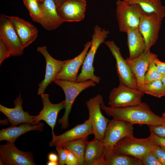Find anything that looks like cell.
<instances>
[{
  "instance_id": "34",
  "label": "cell",
  "mask_w": 165,
  "mask_h": 165,
  "mask_svg": "<svg viewBox=\"0 0 165 165\" xmlns=\"http://www.w3.org/2000/svg\"><path fill=\"white\" fill-rule=\"evenodd\" d=\"M55 147L58 155V165L66 164L67 159L66 148L62 144L58 145Z\"/></svg>"
},
{
  "instance_id": "10",
  "label": "cell",
  "mask_w": 165,
  "mask_h": 165,
  "mask_svg": "<svg viewBox=\"0 0 165 165\" xmlns=\"http://www.w3.org/2000/svg\"><path fill=\"white\" fill-rule=\"evenodd\" d=\"M104 43L108 47L116 60L117 72L119 82L133 89H138L136 77L126 60L123 57L120 48L113 41H107Z\"/></svg>"
},
{
  "instance_id": "9",
  "label": "cell",
  "mask_w": 165,
  "mask_h": 165,
  "mask_svg": "<svg viewBox=\"0 0 165 165\" xmlns=\"http://www.w3.org/2000/svg\"><path fill=\"white\" fill-rule=\"evenodd\" d=\"M148 138H138L131 136L119 141L114 148L125 155L141 160L151 150Z\"/></svg>"
},
{
  "instance_id": "27",
  "label": "cell",
  "mask_w": 165,
  "mask_h": 165,
  "mask_svg": "<svg viewBox=\"0 0 165 165\" xmlns=\"http://www.w3.org/2000/svg\"><path fill=\"white\" fill-rule=\"evenodd\" d=\"M88 136L62 144L71 151L76 157L79 165H84V157Z\"/></svg>"
},
{
  "instance_id": "8",
  "label": "cell",
  "mask_w": 165,
  "mask_h": 165,
  "mask_svg": "<svg viewBox=\"0 0 165 165\" xmlns=\"http://www.w3.org/2000/svg\"><path fill=\"white\" fill-rule=\"evenodd\" d=\"M133 125L123 120L113 119L110 120L103 141L105 147L113 149L122 139L133 136Z\"/></svg>"
},
{
  "instance_id": "42",
  "label": "cell",
  "mask_w": 165,
  "mask_h": 165,
  "mask_svg": "<svg viewBox=\"0 0 165 165\" xmlns=\"http://www.w3.org/2000/svg\"><path fill=\"white\" fill-rule=\"evenodd\" d=\"M165 89V75H163L161 79Z\"/></svg>"
},
{
  "instance_id": "24",
  "label": "cell",
  "mask_w": 165,
  "mask_h": 165,
  "mask_svg": "<svg viewBox=\"0 0 165 165\" xmlns=\"http://www.w3.org/2000/svg\"><path fill=\"white\" fill-rule=\"evenodd\" d=\"M105 147L103 141L95 138L88 141L85 151L84 165H101Z\"/></svg>"
},
{
  "instance_id": "31",
  "label": "cell",
  "mask_w": 165,
  "mask_h": 165,
  "mask_svg": "<svg viewBox=\"0 0 165 165\" xmlns=\"http://www.w3.org/2000/svg\"><path fill=\"white\" fill-rule=\"evenodd\" d=\"M150 145L151 151L157 157L162 165H165V148L151 142Z\"/></svg>"
},
{
  "instance_id": "39",
  "label": "cell",
  "mask_w": 165,
  "mask_h": 165,
  "mask_svg": "<svg viewBox=\"0 0 165 165\" xmlns=\"http://www.w3.org/2000/svg\"><path fill=\"white\" fill-rule=\"evenodd\" d=\"M49 161L58 162L59 157L57 155L54 153H49L48 156Z\"/></svg>"
},
{
  "instance_id": "15",
  "label": "cell",
  "mask_w": 165,
  "mask_h": 165,
  "mask_svg": "<svg viewBox=\"0 0 165 165\" xmlns=\"http://www.w3.org/2000/svg\"><path fill=\"white\" fill-rule=\"evenodd\" d=\"M86 4L85 0H65L57 8L58 14L64 22L81 21L85 17Z\"/></svg>"
},
{
  "instance_id": "20",
  "label": "cell",
  "mask_w": 165,
  "mask_h": 165,
  "mask_svg": "<svg viewBox=\"0 0 165 165\" xmlns=\"http://www.w3.org/2000/svg\"><path fill=\"white\" fill-rule=\"evenodd\" d=\"M12 23L24 49L33 42L38 35L37 28L29 22L19 17L7 16Z\"/></svg>"
},
{
  "instance_id": "32",
  "label": "cell",
  "mask_w": 165,
  "mask_h": 165,
  "mask_svg": "<svg viewBox=\"0 0 165 165\" xmlns=\"http://www.w3.org/2000/svg\"><path fill=\"white\" fill-rule=\"evenodd\" d=\"M142 165H162V164L150 150L141 160Z\"/></svg>"
},
{
  "instance_id": "29",
  "label": "cell",
  "mask_w": 165,
  "mask_h": 165,
  "mask_svg": "<svg viewBox=\"0 0 165 165\" xmlns=\"http://www.w3.org/2000/svg\"><path fill=\"white\" fill-rule=\"evenodd\" d=\"M33 21L40 24L42 16L38 2L35 0H23Z\"/></svg>"
},
{
  "instance_id": "40",
  "label": "cell",
  "mask_w": 165,
  "mask_h": 165,
  "mask_svg": "<svg viewBox=\"0 0 165 165\" xmlns=\"http://www.w3.org/2000/svg\"><path fill=\"white\" fill-rule=\"evenodd\" d=\"M65 0H54L57 6V8L61 5Z\"/></svg>"
},
{
  "instance_id": "37",
  "label": "cell",
  "mask_w": 165,
  "mask_h": 165,
  "mask_svg": "<svg viewBox=\"0 0 165 165\" xmlns=\"http://www.w3.org/2000/svg\"><path fill=\"white\" fill-rule=\"evenodd\" d=\"M66 164L67 165H79L75 155L67 148V159Z\"/></svg>"
},
{
  "instance_id": "28",
  "label": "cell",
  "mask_w": 165,
  "mask_h": 165,
  "mask_svg": "<svg viewBox=\"0 0 165 165\" xmlns=\"http://www.w3.org/2000/svg\"><path fill=\"white\" fill-rule=\"evenodd\" d=\"M143 92L159 98L165 96V89L161 80L145 83Z\"/></svg>"
},
{
  "instance_id": "18",
  "label": "cell",
  "mask_w": 165,
  "mask_h": 165,
  "mask_svg": "<svg viewBox=\"0 0 165 165\" xmlns=\"http://www.w3.org/2000/svg\"><path fill=\"white\" fill-rule=\"evenodd\" d=\"M94 130L91 124L88 119L81 124H77L72 129L61 134L56 135L52 134V140L49 143L50 147L84 138L91 134L94 135Z\"/></svg>"
},
{
  "instance_id": "4",
  "label": "cell",
  "mask_w": 165,
  "mask_h": 165,
  "mask_svg": "<svg viewBox=\"0 0 165 165\" xmlns=\"http://www.w3.org/2000/svg\"><path fill=\"white\" fill-rule=\"evenodd\" d=\"M144 93L119 82L118 86L111 91L108 104L113 108H122L137 105L142 102Z\"/></svg>"
},
{
  "instance_id": "45",
  "label": "cell",
  "mask_w": 165,
  "mask_h": 165,
  "mask_svg": "<svg viewBox=\"0 0 165 165\" xmlns=\"http://www.w3.org/2000/svg\"><path fill=\"white\" fill-rule=\"evenodd\" d=\"M36 0V1H38V2H39V1H38V0Z\"/></svg>"
},
{
  "instance_id": "21",
  "label": "cell",
  "mask_w": 165,
  "mask_h": 165,
  "mask_svg": "<svg viewBox=\"0 0 165 165\" xmlns=\"http://www.w3.org/2000/svg\"><path fill=\"white\" fill-rule=\"evenodd\" d=\"M39 5L42 16L40 24L44 28L54 30L64 22L58 14L54 0H43Z\"/></svg>"
},
{
  "instance_id": "13",
  "label": "cell",
  "mask_w": 165,
  "mask_h": 165,
  "mask_svg": "<svg viewBox=\"0 0 165 165\" xmlns=\"http://www.w3.org/2000/svg\"><path fill=\"white\" fill-rule=\"evenodd\" d=\"M0 39L9 49L12 56H20L24 49L11 22L5 15L0 18Z\"/></svg>"
},
{
  "instance_id": "26",
  "label": "cell",
  "mask_w": 165,
  "mask_h": 165,
  "mask_svg": "<svg viewBox=\"0 0 165 165\" xmlns=\"http://www.w3.org/2000/svg\"><path fill=\"white\" fill-rule=\"evenodd\" d=\"M130 4L137 5L144 13H155L160 16L165 17V7L160 0H123Z\"/></svg>"
},
{
  "instance_id": "25",
  "label": "cell",
  "mask_w": 165,
  "mask_h": 165,
  "mask_svg": "<svg viewBox=\"0 0 165 165\" xmlns=\"http://www.w3.org/2000/svg\"><path fill=\"white\" fill-rule=\"evenodd\" d=\"M127 44L130 59L136 58L145 50V42L138 28L133 29L127 33Z\"/></svg>"
},
{
  "instance_id": "17",
  "label": "cell",
  "mask_w": 165,
  "mask_h": 165,
  "mask_svg": "<svg viewBox=\"0 0 165 165\" xmlns=\"http://www.w3.org/2000/svg\"><path fill=\"white\" fill-rule=\"evenodd\" d=\"M43 107L39 114L35 116L34 122L37 124L41 120H43L50 127L52 134H54L53 130L56 123L59 112L65 108V100L57 104L52 103L50 101L49 95L43 93L41 95Z\"/></svg>"
},
{
  "instance_id": "22",
  "label": "cell",
  "mask_w": 165,
  "mask_h": 165,
  "mask_svg": "<svg viewBox=\"0 0 165 165\" xmlns=\"http://www.w3.org/2000/svg\"><path fill=\"white\" fill-rule=\"evenodd\" d=\"M43 123L39 122L36 125L29 123H23L17 127L11 126L0 130V141H6L14 142L21 135L32 130L42 132L44 128Z\"/></svg>"
},
{
  "instance_id": "19",
  "label": "cell",
  "mask_w": 165,
  "mask_h": 165,
  "mask_svg": "<svg viewBox=\"0 0 165 165\" xmlns=\"http://www.w3.org/2000/svg\"><path fill=\"white\" fill-rule=\"evenodd\" d=\"M91 43V41L87 42L84 45L83 50L79 55L72 59L67 60L55 80L61 79L75 82H76L78 71L81 66L82 65Z\"/></svg>"
},
{
  "instance_id": "16",
  "label": "cell",
  "mask_w": 165,
  "mask_h": 165,
  "mask_svg": "<svg viewBox=\"0 0 165 165\" xmlns=\"http://www.w3.org/2000/svg\"><path fill=\"white\" fill-rule=\"evenodd\" d=\"M23 103L21 94L20 92L18 96L14 101V108H9L0 105V111L7 117L11 126H16L23 123L37 125L34 122L35 116L31 115L28 112L23 110Z\"/></svg>"
},
{
  "instance_id": "3",
  "label": "cell",
  "mask_w": 165,
  "mask_h": 165,
  "mask_svg": "<svg viewBox=\"0 0 165 165\" xmlns=\"http://www.w3.org/2000/svg\"><path fill=\"white\" fill-rule=\"evenodd\" d=\"M53 82L63 90L65 95V112L63 116L58 120L62 129H66L69 126V115L73 103L77 96L83 90L96 86V83L91 80L81 82H75L68 81L56 79Z\"/></svg>"
},
{
  "instance_id": "36",
  "label": "cell",
  "mask_w": 165,
  "mask_h": 165,
  "mask_svg": "<svg viewBox=\"0 0 165 165\" xmlns=\"http://www.w3.org/2000/svg\"><path fill=\"white\" fill-rule=\"evenodd\" d=\"M149 129L156 134L162 137H165V125H149Z\"/></svg>"
},
{
  "instance_id": "44",
  "label": "cell",
  "mask_w": 165,
  "mask_h": 165,
  "mask_svg": "<svg viewBox=\"0 0 165 165\" xmlns=\"http://www.w3.org/2000/svg\"><path fill=\"white\" fill-rule=\"evenodd\" d=\"M43 0H38L39 3H40L42 2H43Z\"/></svg>"
},
{
  "instance_id": "2",
  "label": "cell",
  "mask_w": 165,
  "mask_h": 165,
  "mask_svg": "<svg viewBox=\"0 0 165 165\" xmlns=\"http://www.w3.org/2000/svg\"><path fill=\"white\" fill-rule=\"evenodd\" d=\"M109 33L108 30L102 28L97 25L94 27L91 44L83 63L81 72L77 76L76 82L90 80L96 83H100L101 78L94 75L93 64L97 49L101 44L105 42Z\"/></svg>"
},
{
  "instance_id": "43",
  "label": "cell",
  "mask_w": 165,
  "mask_h": 165,
  "mask_svg": "<svg viewBox=\"0 0 165 165\" xmlns=\"http://www.w3.org/2000/svg\"><path fill=\"white\" fill-rule=\"evenodd\" d=\"M161 117L165 119V112L163 113L162 114Z\"/></svg>"
},
{
  "instance_id": "5",
  "label": "cell",
  "mask_w": 165,
  "mask_h": 165,
  "mask_svg": "<svg viewBox=\"0 0 165 165\" xmlns=\"http://www.w3.org/2000/svg\"><path fill=\"white\" fill-rule=\"evenodd\" d=\"M116 3V17L119 31L127 33L131 30L138 28L140 20L139 7L123 0H117Z\"/></svg>"
},
{
  "instance_id": "35",
  "label": "cell",
  "mask_w": 165,
  "mask_h": 165,
  "mask_svg": "<svg viewBox=\"0 0 165 165\" xmlns=\"http://www.w3.org/2000/svg\"><path fill=\"white\" fill-rule=\"evenodd\" d=\"M11 56L9 49L3 41L0 39V65L5 59Z\"/></svg>"
},
{
  "instance_id": "1",
  "label": "cell",
  "mask_w": 165,
  "mask_h": 165,
  "mask_svg": "<svg viewBox=\"0 0 165 165\" xmlns=\"http://www.w3.org/2000/svg\"><path fill=\"white\" fill-rule=\"evenodd\" d=\"M100 107L113 119L124 120L133 125H165V119L155 114L145 103L125 108H113L105 106L103 102Z\"/></svg>"
},
{
  "instance_id": "14",
  "label": "cell",
  "mask_w": 165,
  "mask_h": 165,
  "mask_svg": "<svg viewBox=\"0 0 165 165\" xmlns=\"http://www.w3.org/2000/svg\"><path fill=\"white\" fill-rule=\"evenodd\" d=\"M157 57L156 54L150 51H145L138 57L130 59L127 58L126 61L137 81V89L143 92L144 78L151 61Z\"/></svg>"
},
{
  "instance_id": "38",
  "label": "cell",
  "mask_w": 165,
  "mask_h": 165,
  "mask_svg": "<svg viewBox=\"0 0 165 165\" xmlns=\"http://www.w3.org/2000/svg\"><path fill=\"white\" fill-rule=\"evenodd\" d=\"M154 61L159 72L163 75H165V62L160 61L158 57L156 58Z\"/></svg>"
},
{
  "instance_id": "33",
  "label": "cell",
  "mask_w": 165,
  "mask_h": 165,
  "mask_svg": "<svg viewBox=\"0 0 165 165\" xmlns=\"http://www.w3.org/2000/svg\"><path fill=\"white\" fill-rule=\"evenodd\" d=\"M150 135L148 138L150 142L165 148V137H160L156 134L151 130H150Z\"/></svg>"
},
{
  "instance_id": "23",
  "label": "cell",
  "mask_w": 165,
  "mask_h": 165,
  "mask_svg": "<svg viewBox=\"0 0 165 165\" xmlns=\"http://www.w3.org/2000/svg\"><path fill=\"white\" fill-rule=\"evenodd\" d=\"M101 165H142L138 159L123 154L114 148L105 147Z\"/></svg>"
},
{
  "instance_id": "11",
  "label": "cell",
  "mask_w": 165,
  "mask_h": 165,
  "mask_svg": "<svg viewBox=\"0 0 165 165\" xmlns=\"http://www.w3.org/2000/svg\"><path fill=\"white\" fill-rule=\"evenodd\" d=\"M14 142H7L0 145V159L6 165H35L33 155L30 152L18 149Z\"/></svg>"
},
{
  "instance_id": "7",
  "label": "cell",
  "mask_w": 165,
  "mask_h": 165,
  "mask_svg": "<svg viewBox=\"0 0 165 165\" xmlns=\"http://www.w3.org/2000/svg\"><path fill=\"white\" fill-rule=\"evenodd\" d=\"M104 102L102 96L97 94L86 102L89 118L94 130V138L103 141L105 132L109 120L102 114L100 107Z\"/></svg>"
},
{
  "instance_id": "30",
  "label": "cell",
  "mask_w": 165,
  "mask_h": 165,
  "mask_svg": "<svg viewBox=\"0 0 165 165\" xmlns=\"http://www.w3.org/2000/svg\"><path fill=\"white\" fill-rule=\"evenodd\" d=\"M154 59L150 63L148 70L144 77V84L155 80H161L163 76V75L160 73L157 70L154 61Z\"/></svg>"
},
{
  "instance_id": "41",
  "label": "cell",
  "mask_w": 165,
  "mask_h": 165,
  "mask_svg": "<svg viewBox=\"0 0 165 165\" xmlns=\"http://www.w3.org/2000/svg\"><path fill=\"white\" fill-rule=\"evenodd\" d=\"M48 165H58V162L49 161L47 163Z\"/></svg>"
},
{
  "instance_id": "12",
  "label": "cell",
  "mask_w": 165,
  "mask_h": 165,
  "mask_svg": "<svg viewBox=\"0 0 165 165\" xmlns=\"http://www.w3.org/2000/svg\"><path fill=\"white\" fill-rule=\"evenodd\" d=\"M37 51L42 55L46 61L44 79L38 84L37 94L41 95L44 93L48 86L54 81L67 62V60L61 61L55 59L49 54L45 46L38 47Z\"/></svg>"
},
{
  "instance_id": "6",
  "label": "cell",
  "mask_w": 165,
  "mask_h": 165,
  "mask_svg": "<svg viewBox=\"0 0 165 165\" xmlns=\"http://www.w3.org/2000/svg\"><path fill=\"white\" fill-rule=\"evenodd\" d=\"M139 9L140 20L138 29L145 41V51H148L158 39L163 18L155 13H144Z\"/></svg>"
}]
</instances>
